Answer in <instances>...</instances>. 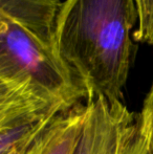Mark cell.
Returning <instances> with one entry per match:
<instances>
[{
    "instance_id": "1",
    "label": "cell",
    "mask_w": 153,
    "mask_h": 154,
    "mask_svg": "<svg viewBox=\"0 0 153 154\" xmlns=\"http://www.w3.org/2000/svg\"><path fill=\"white\" fill-rule=\"evenodd\" d=\"M60 0H0V101L69 110L87 91L57 48Z\"/></svg>"
},
{
    "instance_id": "2",
    "label": "cell",
    "mask_w": 153,
    "mask_h": 154,
    "mask_svg": "<svg viewBox=\"0 0 153 154\" xmlns=\"http://www.w3.org/2000/svg\"><path fill=\"white\" fill-rule=\"evenodd\" d=\"M139 20L135 0H65L57 19L61 59L83 84L87 102H123L136 44L130 32Z\"/></svg>"
},
{
    "instance_id": "3",
    "label": "cell",
    "mask_w": 153,
    "mask_h": 154,
    "mask_svg": "<svg viewBox=\"0 0 153 154\" xmlns=\"http://www.w3.org/2000/svg\"><path fill=\"white\" fill-rule=\"evenodd\" d=\"M92 102L98 113L93 154H133L139 113L129 111L123 102L110 103L102 97Z\"/></svg>"
},
{
    "instance_id": "4",
    "label": "cell",
    "mask_w": 153,
    "mask_h": 154,
    "mask_svg": "<svg viewBox=\"0 0 153 154\" xmlns=\"http://www.w3.org/2000/svg\"><path fill=\"white\" fill-rule=\"evenodd\" d=\"M87 112L86 103L60 113L55 133L41 154H74L83 132Z\"/></svg>"
},
{
    "instance_id": "5",
    "label": "cell",
    "mask_w": 153,
    "mask_h": 154,
    "mask_svg": "<svg viewBox=\"0 0 153 154\" xmlns=\"http://www.w3.org/2000/svg\"><path fill=\"white\" fill-rule=\"evenodd\" d=\"M139 26L133 32L134 41L153 45V0H135Z\"/></svg>"
},
{
    "instance_id": "6",
    "label": "cell",
    "mask_w": 153,
    "mask_h": 154,
    "mask_svg": "<svg viewBox=\"0 0 153 154\" xmlns=\"http://www.w3.org/2000/svg\"><path fill=\"white\" fill-rule=\"evenodd\" d=\"M88 112L83 132L74 154H93L98 131V113L93 102H87Z\"/></svg>"
},
{
    "instance_id": "7",
    "label": "cell",
    "mask_w": 153,
    "mask_h": 154,
    "mask_svg": "<svg viewBox=\"0 0 153 154\" xmlns=\"http://www.w3.org/2000/svg\"><path fill=\"white\" fill-rule=\"evenodd\" d=\"M59 116L49 124L41 133H39L35 138L16 147V148L13 149L12 151H10L6 154H41L45 149V147L47 146L48 142L50 140L51 136L55 133Z\"/></svg>"
},
{
    "instance_id": "8",
    "label": "cell",
    "mask_w": 153,
    "mask_h": 154,
    "mask_svg": "<svg viewBox=\"0 0 153 154\" xmlns=\"http://www.w3.org/2000/svg\"><path fill=\"white\" fill-rule=\"evenodd\" d=\"M139 119L146 134L150 152L153 154V82L144 100L143 108L139 112Z\"/></svg>"
},
{
    "instance_id": "9",
    "label": "cell",
    "mask_w": 153,
    "mask_h": 154,
    "mask_svg": "<svg viewBox=\"0 0 153 154\" xmlns=\"http://www.w3.org/2000/svg\"><path fill=\"white\" fill-rule=\"evenodd\" d=\"M133 154H151L147 143V138H146V134L144 132L143 126H142L141 119H139V124H137V131H136V136H135Z\"/></svg>"
}]
</instances>
